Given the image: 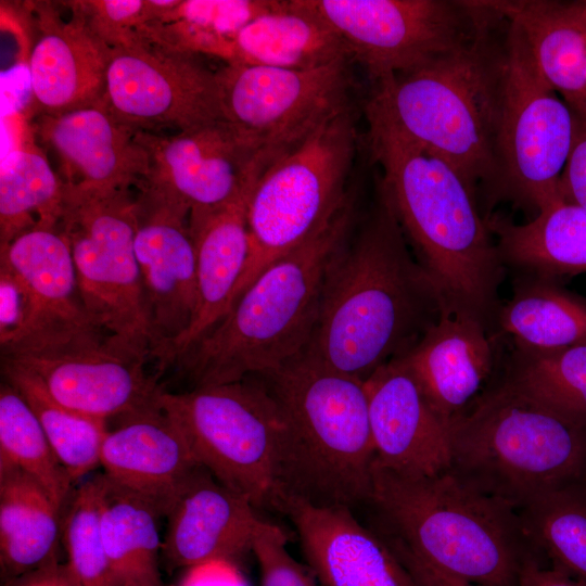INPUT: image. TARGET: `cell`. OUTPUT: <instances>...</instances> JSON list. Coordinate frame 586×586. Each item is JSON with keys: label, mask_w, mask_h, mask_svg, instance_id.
I'll return each mask as SVG.
<instances>
[{"label": "cell", "mask_w": 586, "mask_h": 586, "mask_svg": "<svg viewBox=\"0 0 586 586\" xmlns=\"http://www.w3.org/2000/svg\"><path fill=\"white\" fill-rule=\"evenodd\" d=\"M352 231L329 267L305 352L365 382L410 352L446 306L379 181L369 212Z\"/></svg>", "instance_id": "cell-1"}, {"label": "cell", "mask_w": 586, "mask_h": 586, "mask_svg": "<svg viewBox=\"0 0 586 586\" xmlns=\"http://www.w3.org/2000/svg\"><path fill=\"white\" fill-rule=\"evenodd\" d=\"M365 143L409 246L446 309L491 332L501 307L504 263L477 194L443 157L366 117Z\"/></svg>", "instance_id": "cell-2"}, {"label": "cell", "mask_w": 586, "mask_h": 586, "mask_svg": "<svg viewBox=\"0 0 586 586\" xmlns=\"http://www.w3.org/2000/svg\"><path fill=\"white\" fill-rule=\"evenodd\" d=\"M485 14L458 47L372 84L366 117L443 157L485 202L496 181V149L508 65L509 22Z\"/></svg>", "instance_id": "cell-3"}, {"label": "cell", "mask_w": 586, "mask_h": 586, "mask_svg": "<svg viewBox=\"0 0 586 586\" xmlns=\"http://www.w3.org/2000/svg\"><path fill=\"white\" fill-rule=\"evenodd\" d=\"M365 506L369 527L395 555L480 586H520L526 561L544 558L526 538L517 509L449 469L408 477L373 464Z\"/></svg>", "instance_id": "cell-4"}, {"label": "cell", "mask_w": 586, "mask_h": 586, "mask_svg": "<svg viewBox=\"0 0 586 586\" xmlns=\"http://www.w3.org/2000/svg\"><path fill=\"white\" fill-rule=\"evenodd\" d=\"M254 377L282 413L279 507L289 497L326 507L365 505L375 458L365 382L305 351Z\"/></svg>", "instance_id": "cell-5"}, {"label": "cell", "mask_w": 586, "mask_h": 586, "mask_svg": "<svg viewBox=\"0 0 586 586\" xmlns=\"http://www.w3.org/2000/svg\"><path fill=\"white\" fill-rule=\"evenodd\" d=\"M354 201L321 230L270 264L231 309L174 365L193 387L272 371L311 339L329 267L353 229Z\"/></svg>", "instance_id": "cell-6"}, {"label": "cell", "mask_w": 586, "mask_h": 586, "mask_svg": "<svg viewBox=\"0 0 586 586\" xmlns=\"http://www.w3.org/2000/svg\"><path fill=\"white\" fill-rule=\"evenodd\" d=\"M449 470L519 510L564 484L586 480V428L501 379L448 425Z\"/></svg>", "instance_id": "cell-7"}, {"label": "cell", "mask_w": 586, "mask_h": 586, "mask_svg": "<svg viewBox=\"0 0 586 586\" xmlns=\"http://www.w3.org/2000/svg\"><path fill=\"white\" fill-rule=\"evenodd\" d=\"M358 139L349 105L266 167L250 199V253L228 311L270 264L321 230L346 204Z\"/></svg>", "instance_id": "cell-8"}, {"label": "cell", "mask_w": 586, "mask_h": 586, "mask_svg": "<svg viewBox=\"0 0 586 586\" xmlns=\"http://www.w3.org/2000/svg\"><path fill=\"white\" fill-rule=\"evenodd\" d=\"M157 404L217 481L256 509L279 508L282 413L258 377L178 393L162 388Z\"/></svg>", "instance_id": "cell-9"}, {"label": "cell", "mask_w": 586, "mask_h": 586, "mask_svg": "<svg viewBox=\"0 0 586 586\" xmlns=\"http://www.w3.org/2000/svg\"><path fill=\"white\" fill-rule=\"evenodd\" d=\"M65 187V186H64ZM137 194L65 187L66 237L84 305L115 345L152 361V336L135 252Z\"/></svg>", "instance_id": "cell-10"}, {"label": "cell", "mask_w": 586, "mask_h": 586, "mask_svg": "<svg viewBox=\"0 0 586 586\" xmlns=\"http://www.w3.org/2000/svg\"><path fill=\"white\" fill-rule=\"evenodd\" d=\"M573 125L571 109L540 77L519 30L509 22L497 175L486 206L492 209L500 201H511L538 214L562 204L559 181Z\"/></svg>", "instance_id": "cell-11"}, {"label": "cell", "mask_w": 586, "mask_h": 586, "mask_svg": "<svg viewBox=\"0 0 586 586\" xmlns=\"http://www.w3.org/2000/svg\"><path fill=\"white\" fill-rule=\"evenodd\" d=\"M342 40L371 84L412 69L469 39L482 0H302Z\"/></svg>", "instance_id": "cell-12"}, {"label": "cell", "mask_w": 586, "mask_h": 586, "mask_svg": "<svg viewBox=\"0 0 586 586\" xmlns=\"http://www.w3.org/2000/svg\"><path fill=\"white\" fill-rule=\"evenodd\" d=\"M352 63L311 69L226 64L217 71L224 119L258 151L284 152L352 105Z\"/></svg>", "instance_id": "cell-13"}, {"label": "cell", "mask_w": 586, "mask_h": 586, "mask_svg": "<svg viewBox=\"0 0 586 586\" xmlns=\"http://www.w3.org/2000/svg\"><path fill=\"white\" fill-rule=\"evenodd\" d=\"M200 56L153 41L111 49L101 104L122 125L154 135L224 119L217 71Z\"/></svg>", "instance_id": "cell-14"}, {"label": "cell", "mask_w": 586, "mask_h": 586, "mask_svg": "<svg viewBox=\"0 0 586 586\" xmlns=\"http://www.w3.org/2000/svg\"><path fill=\"white\" fill-rule=\"evenodd\" d=\"M26 293V321L1 357L48 355L100 345L107 335L88 314L78 288L69 243L58 228L35 227L0 250Z\"/></svg>", "instance_id": "cell-15"}, {"label": "cell", "mask_w": 586, "mask_h": 586, "mask_svg": "<svg viewBox=\"0 0 586 586\" xmlns=\"http://www.w3.org/2000/svg\"><path fill=\"white\" fill-rule=\"evenodd\" d=\"M136 217L135 252L157 367L195 315V243L190 211L145 183L138 188Z\"/></svg>", "instance_id": "cell-16"}, {"label": "cell", "mask_w": 586, "mask_h": 586, "mask_svg": "<svg viewBox=\"0 0 586 586\" xmlns=\"http://www.w3.org/2000/svg\"><path fill=\"white\" fill-rule=\"evenodd\" d=\"M149 158L145 184L181 203L190 220L233 201L265 151L225 119L173 135L136 132Z\"/></svg>", "instance_id": "cell-17"}, {"label": "cell", "mask_w": 586, "mask_h": 586, "mask_svg": "<svg viewBox=\"0 0 586 586\" xmlns=\"http://www.w3.org/2000/svg\"><path fill=\"white\" fill-rule=\"evenodd\" d=\"M34 374L50 396L80 413L117 419L156 402L163 388L145 357L110 340L48 355L1 357Z\"/></svg>", "instance_id": "cell-18"}, {"label": "cell", "mask_w": 586, "mask_h": 586, "mask_svg": "<svg viewBox=\"0 0 586 586\" xmlns=\"http://www.w3.org/2000/svg\"><path fill=\"white\" fill-rule=\"evenodd\" d=\"M374 466L408 477L449 469L448 425L434 411L403 358L365 381Z\"/></svg>", "instance_id": "cell-19"}, {"label": "cell", "mask_w": 586, "mask_h": 586, "mask_svg": "<svg viewBox=\"0 0 586 586\" xmlns=\"http://www.w3.org/2000/svg\"><path fill=\"white\" fill-rule=\"evenodd\" d=\"M31 128L38 144L56 163L65 187L82 190L139 188L149 158L131 128L100 103L61 115H38Z\"/></svg>", "instance_id": "cell-20"}, {"label": "cell", "mask_w": 586, "mask_h": 586, "mask_svg": "<svg viewBox=\"0 0 586 586\" xmlns=\"http://www.w3.org/2000/svg\"><path fill=\"white\" fill-rule=\"evenodd\" d=\"M117 421L103 441L100 458L103 474L149 501L166 518L202 466L157 398Z\"/></svg>", "instance_id": "cell-21"}, {"label": "cell", "mask_w": 586, "mask_h": 586, "mask_svg": "<svg viewBox=\"0 0 586 586\" xmlns=\"http://www.w3.org/2000/svg\"><path fill=\"white\" fill-rule=\"evenodd\" d=\"M309 570L321 586H418L386 543L345 506L284 498Z\"/></svg>", "instance_id": "cell-22"}, {"label": "cell", "mask_w": 586, "mask_h": 586, "mask_svg": "<svg viewBox=\"0 0 586 586\" xmlns=\"http://www.w3.org/2000/svg\"><path fill=\"white\" fill-rule=\"evenodd\" d=\"M38 38L28 56L34 117L101 103L111 48L72 9L63 20L50 3L33 5Z\"/></svg>", "instance_id": "cell-23"}, {"label": "cell", "mask_w": 586, "mask_h": 586, "mask_svg": "<svg viewBox=\"0 0 586 586\" xmlns=\"http://www.w3.org/2000/svg\"><path fill=\"white\" fill-rule=\"evenodd\" d=\"M161 558L169 569H194L252 551L267 522L243 496L201 467L169 510Z\"/></svg>", "instance_id": "cell-24"}, {"label": "cell", "mask_w": 586, "mask_h": 586, "mask_svg": "<svg viewBox=\"0 0 586 586\" xmlns=\"http://www.w3.org/2000/svg\"><path fill=\"white\" fill-rule=\"evenodd\" d=\"M278 156L265 151L240 194L221 208L190 220L196 251L198 305L184 334L166 352L162 374L227 314L250 253L247 212L252 192L266 167Z\"/></svg>", "instance_id": "cell-25"}, {"label": "cell", "mask_w": 586, "mask_h": 586, "mask_svg": "<svg viewBox=\"0 0 586 586\" xmlns=\"http://www.w3.org/2000/svg\"><path fill=\"white\" fill-rule=\"evenodd\" d=\"M497 334L445 309L403 360L438 417L449 425L493 384Z\"/></svg>", "instance_id": "cell-26"}, {"label": "cell", "mask_w": 586, "mask_h": 586, "mask_svg": "<svg viewBox=\"0 0 586 586\" xmlns=\"http://www.w3.org/2000/svg\"><path fill=\"white\" fill-rule=\"evenodd\" d=\"M519 30L545 82L572 113L586 117V18L574 3L488 0Z\"/></svg>", "instance_id": "cell-27"}, {"label": "cell", "mask_w": 586, "mask_h": 586, "mask_svg": "<svg viewBox=\"0 0 586 586\" xmlns=\"http://www.w3.org/2000/svg\"><path fill=\"white\" fill-rule=\"evenodd\" d=\"M341 61H352L348 51L319 16L302 0H280L237 34L226 64L311 69Z\"/></svg>", "instance_id": "cell-28"}, {"label": "cell", "mask_w": 586, "mask_h": 586, "mask_svg": "<svg viewBox=\"0 0 586 586\" xmlns=\"http://www.w3.org/2000/svg\"><path fill=\"white\" fill-rule=\"evenodd\" d=\"M61 510L34 479L0 467V569L5 583L60 560Z\"/></svg>", "instance_id": "cell-29"}, {"label": "cell", "mask_w": 586, "mask_h": 586, "mask_svg": "<svg viewBox=\"0 0 586 586\" xmlns=\"http://www.w3.org/2000/svg\"><path fill=\"white\" fill-rule=\"evenodd\" d=\"M486 221L505 265L553 280L586 272V209L562 203L522 225Z\"/></svg>", "instance_id": "cell-30"}, {"label": "cell", "mask_w": 586, "mask_h": 586, "mask_svg": "<svg viewBox=\"0 0 586 586\" xmlns=\"http://www.w3.org/2000/svg\"><path fill=\"white\" fill-rule=\"evenodd\" d=\"M496 330L497 335L510 336L519 349L547 352L584 345L586 298L553 279L525 276L515 282L511 298L501 304Z\"/></svg>", "instance_id": "cell-31"}, {"label": "cell", "mask_w": 586, "mask_h": 586, "mask_svg": "<svg viewBox=\"0 0 586 586\" xmlns=\"http://www.w3.org/2000/svg\"><path fill=\"white\" fill-rule=\"evenodd\" d=\"M104 546L122 586H163L160 561L163 518L145 499L97 474Z\"/></svg>", "instance_id": "cell-32"}, {"label": "cell", "mask_w": 586, "mask_h": 586, "mask_svg": "<svg viewBox=\"0 0 586 586\" xmlns=\"http://www.w3.org/2000/svg\"><path fill=\"white\" fill-rule=\"evenodd\" d=\"M64 195V183L30 128L2 157L0 247L35 227H58Z\"/></svg>", "instance_id": "cell-33"}, {"label": "cell", "mask_w": 586, "mask_h": 586, "mask_svg": "<svg viewBox=\"0 0 586 586\" xmlns=\"http://www.w3.org/2000/svg\"><path fill=\"white\" fill-rule=\"evenodd\" d=\"M148 25L151 41L199 55L228 60L237 34L250 22L271 11L280 0H151Z\"/></svg>", "instance_id": "cell-34"}, {"label": "cell", "mask_w": 586, "mask_h": 586, "mask_svg": "<svg viewBox=\"0 0 586 586\" xmlns=\"http://www.w3.org/2000/svg\"><path fill=\"white\" fill-rule=\"evenodd\" d=\"M518 512L526 538L549 565L586 583V480L553 488Z\"/></svg>", "instance_id": "cell-35"}, {"label": "cell", "mask_w": 586, "mask_h": 586, "mask_svg": "<svg viewBox=\"0 0 586 586\" xmlns=\"http://www.w3.org/2000/svg\"><path fill=\"white\" fill-rule=\"evenodd\" d=\"M4 380L17 388L38 418L58 459L74 484L100 467L107 421L73 410L43 388L37 378L21 366L1 360Z\"/></svg>", "instance_id": "cell-36"}, {"label": "cell", "mask_w": 586, "mask_h": 586, "mask_svg": "<svg viewBox=\"0 0 586 586\" xmlns=\"http://www.w3.org/2000/svg\"><path fill=\"white\" fill-rule=\"evenodd\" d=\"M500 379L586 428V344L547 352L514 348Z\"/></svg>", "instance_id": "cell-37"}, {"label": "cell", "mask_w": 586, "mask_h": 586, "mask_svg": "<svg viewBox=\"0 0 586 586\" xmlns=\"http://www.w3.org/2000/svg\"><path fill=\"white\" fill-rule=\"evenodd\" d=\"M0 467H13L29 475L60 510L76 485L26 399L5 380L0 386Z\"/></svg>", "instance_id": "cell-38"}, {"label": "cell", "mask_w": 586, "mask_h": 586, "mask_svg": "<svg viewBox=\"0 0 586 586\" xmlns=\"http://www.w3.org/2000/svg\"><path fill=\"white\" fill-rule=\"evenodd\" d=\"M61 533L66 563L81 586H122L103 542L97 475L75 485L61 510Z\"/></svg>", "instance_id": "cell-39"}, {"label": "cell", "mask_w": 586, "mask_h": 586, "mask_svg": "<svg viewBox=\"0 0 586 586\" xmlns=\"http://www.w3.org/2000/svg\"><path fill=\"white\" fill-rule=\"evenodd\" d=\"M66 5L111 49L150 41L148 24L152 20V9L149 1H72Z\"/></svg>", "instance_id": "cell-40"}, {"label": "cell", "mask_w": 586, "mask_h": 586, "mask_svg": "<svg viewBox=\"0 0 586 586\" xmlns=\"http://www.w3.org/2000/svg\"><path fill=\"white\" fill-rule=\"evenodd\" d=\"M252 552L260 570V586H317L316 577L288 551L283 531L266 522Z\"/></svg>", "instance_id": "cell-41"}, {"label": "cell", "mask_w": 586, "mask_h": 586, "mask_svg": "<svg viewBox=\"0 0 586 586\" xmlns=\"http://www.w3.org/2000/svg\"><path fill=\"white\" fill-rule=\"evenodd\" d=\"M26 293L12 268L0 259V348L1 355L18 341L26 321Z\"/></svg>", "instance_id": "cell-42"}, {"label": "cell", "mask_w": 586, "mask_h": 586, "mask_svg": "<svg viewBox=\"0 0 586 586\" xmlns=\"http://www.w3.org/2000/svg\"><path fill=\"white\" fill-rule=\"evenodd\" d=\"M573 117V137L559 190L564 204L586 209V117Z\"/></svg>", "instance_id": "cell-43"}, {"label": "cell", "mask_w": 586, "mask_h": 586, "mask_svg": "<svg viewBox=\"0 0 586 586\" xmlns=\"http://www.w3.org/2000/svg\"><path fill=\"white\" fill-rule=\"evenodd\" d=\"M2 586H81L66 562L55 560L14 577Z\"/></svg>", "instance_id": "cell-44"}, {"label": "cell", "mask_w": 586, "mask_h": 586, "mask_svg": "<svg viewBox=\"0 0 586 586\" xmlns=\"http://www.w3.org/2000/svg\"><path fill=\"white\" fill-rule=\"evenodd\" d=\"M542 557H533L524 564L520 586H586V583L558 570Z\"/></svg>", "instance_id": "cell-45"}, {"label": "cell", "mask_w": 586, "mask_h": 586, "mask_svg": "<svg viewBox=\"0 0 586 586\" xmlns=\"http://www.w3.org/2000/svg\"><path fill=\"white\" fill-rule=\"evenodd\" d=\"M418 586H480L441 572L423 562L396 555Z\"/></svg>", "instance_id": "cell-46"}, {"label": "cell", "mask_w": 586, "mask_h": 586, "mask_svg": "<svg viewBox=\"0 0 586 586\" xmlns=\"http://www.w3.org/2000/svg\"><path fill=\"white\" fill-rule=\"evenodd\" d=\"M573 3H574L575 9L577 10V12L584 18H586V0L585 1H577V2H573Z\"/></svg>", "instance_id": "cell-47"}]
</instances>
